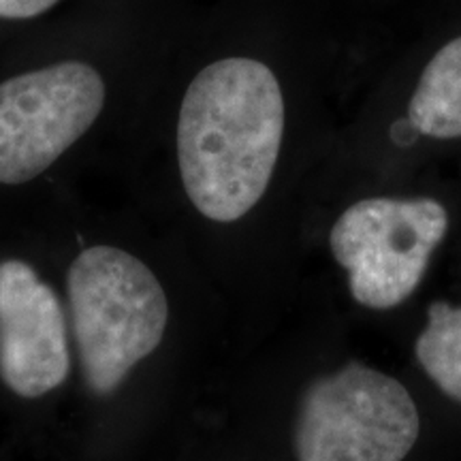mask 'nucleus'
<instances>
[{
  "instance_id": "obj_1",
  "label": "nucleus",
  "mask_w": 461,
  "mask_h": 461,
  "mask_svg": "<svg viewBox=\"0 0 461 461\" xmlns=\"http://www.w3.org/2000/svg\"><path fill=\"white\" fill-rule=\"evenodd\" d=\"M285 99L272 68L222 58L197 73L177 120V163L188 199L214 222H235L272 182Z\"/></svg>"
},
{
  "instance_id": "obj_2",
  "label": "nucleus",
  "mask_w": 461,
  "mask_h": 461,
  "mask_svg": "<svg viewBox=\"0 0 461 461\" xmlns=\"http://www.w3.org/2000/svg\"><path fill=\"white\" fill-rule=\"evenodd\" d=\"M73 331L88 387L113 393L163 342L169 305L148 265L113 246H92L67 278Z\"/></svg>"
},
{
  "instance_id": "obj_3",
  "label": "nucleus",
  "mask_w": 461,
  "mask_h": 461,
  "mask_svg": "<svg viewBox=\"0 0 461 461\" xmlns=\"http://www.w3.org/2000/svg\"><path fill=\"white\" fill-rule=\"evenodd\" d=\"M419 431L417 403L400 380L353 361L305 389L297 461H402Z\"/></svg>"
},
{
  "instance_id": "obj_4",
  "label": "nucleus",
  "mask_w": 461,
  "mask_h": 461,
  "mask_svg": "<svg viewBox=\"0 0 461 461\" xmlns=\"http://www.w3.org/2000/svg\"><path fill=\"white\" fill-rule=\"evenodd\" d=\"M447 227L445 205L434 199L374 197L350 205L333 224L330 244L355 302L370 310L406 302Z\"/></svg>"
},
{
  "instance_id": "obj_5",
  "label": "nucleus",
  "mask_w": 461,
  "mask_h": 461,
  "mask_svg": "<svg viewBox=\"0 0 461 461\" xmlns=\"http://www.w3.org/2000/svg\"><path fill=\"white\" fill-rule=\"evenodd\" d=\"M105 82L79 60L0 84V184H26L50 169L96 122Z\"/></svg>"
},
{
  "instance_id": "obj_6",
  "label": "nucleus",
  "mask_w": 461,
  "mask_h": 461,
  "mask_svg": "<svg viewBox=\"0 0 461 461\" xmlns=\"http://www.w3.org/2000/svg\"><path fill=\"white\" fill-rule=\"evenodd\" d=\"M71 370L67 322L54 288L17 258L0 263V378L20 397L60 387Z\"/></svg>"
},
{
  "instance_id": "obj_7",
  "label": "nucleus",
  "mask_w": 461,
  "mask_h": 461,
  "mask_svg": "<svg viewBox=\"0 0 461 461\" xmlns=\"http://www.w3.org/2000/svg\"><path fill=\"white\" fill-rule=\"evenodd\" d=\"M408 120L434 140L461 137V37L447 43L423 68Z\"/></svg>"
},
{
  "instance_id": "obj_8",
  "label": "nucleus",
  "mask_w": 461,
  "mask_h": 461,
  "mask_svg": "<svg viewBox=\"0 0 461 461\" xmlns=\"http://www.w3.org/2000/svg\"><path fill=\"white\" fill-rule=\"evenodd\" d=\"M417 359L451 400L461 403V305L434 302L417 339Z\"/></svg>"
},
{
  "instance_id": "obj_9",
  "label": "nucleus",
  "mask_w": 461,
  "mask_h": 461,
  "mask_svg": "<svg viewBox=\"0 0 461 461\" xmlns=\"http://www.w3.org/2000/svg\"><path fill=\"white\" fill-rule=\"evenodd\" d=\"M58 0H0L3 20H31L54 7Z\"/></svg>"
}]
</instances>
